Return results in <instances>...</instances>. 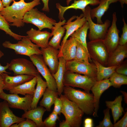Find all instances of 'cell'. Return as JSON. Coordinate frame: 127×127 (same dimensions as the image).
I'll use <instances>...</instances> for the list:
<instances>
[{
  "instance_id": "1",
  "label": "cell",
  "mask_w": 127,
  "mask_h": 127,
  "mask_svg": "<svg viewBox=\"0 0 127 127\" xmlns=\"http://www.w3.org/2000/svg\"><path fill=\"white\" fill-rule=\"evenodd\" d=\"M25 0L13 1L11 6L4 7L0 12L10 25L20 27L24 26L23 17L26 12L35 6L40 4V0H33L26 2Z\"/></svg>"
},
{
  "instance_id": "2",
  "label": "cell",
  "mask_w": 127,
  "mask_h": 127,
  "mask_svg": "<svg viewBox=\"0 0 127 127\" xmlns=\"http://www.w3.org/2000/svg\"><path fill=\"white\" fill-rule=\"evenodd\" d=\"M63 93L68 99L76 104L84 113L90 115L93 114L94 107L92 94L65 86Z\"/></svg>"
},
{
  "instance_id": "3",
  "label": "cell",
  "mask_w": 127,
  "mask_h": 127,
  "mask_svg": "<svg viewBox=\"0 0 127 127\" xmlns=\"http://www.w3.org/2000/svg\"><path fill=\"white\" fill-rule=\"evenodd\" d=\"M60 98L62 102L61 111L69 123L70 127H79L82 122L83 112L75 103L68 99L62 94Z\"/></svg>"
},
{
  "instance_id": "4",
  "label": "cell",
  "mask_w": 127,
  "mask_h": 127,
  "mask_svg": "<svg viewBox=\"0 0 127 127\" xmlns=\"http://www.w3.org/2000/svg\"><path fill=\"white\" fill-rule=\"evenodd\" d=\"M24 23L31 24L36 26L39 30L44 28L52 30L56 21L47 16L36 8H33L26 13L23 19Z\"/></svg>"
},
{
  "instance_id": "5",
  "label": "cell",
  "mask_w": 127,
  "mask_h": 127,
  "mask_svg": "<svg viewBox=\"0 0 127 127\" xmlns=\"http://www.w3.org/2000/svg\"><path fill=\"white\" fill-rule=\"evenodd\" d=\"M96 81V79L84 75L66 71L64 77V86L77 87L90 93L92 87Z\"/></svg>"
},
{
  "instance_id": "6",
  "label": "cell",
  "mask_w": 127,
  "mask_h": 127,
  "mask_svg": "<svg viewBox=\"0 0 127 127\" xmlns=\"http://www.w3.org/2000/svg\"><path fill=\"white\" fill-rule=\"evenodd\" d=\"M2 45L5 48L13 50L16 54L29 57L35 54L42 55L39 48L32 43L27 36H24L16 43L6 41L3 43Z\"/></svg>"
},
{
  "instance_id": "7",
  "label": "cell",
  "mask_w": 127,
  "mask_h": 127,
  "mask_svg": "<svg viewBox=\"0 0 127 127\" xmlns=\"http://www.w3.org/2000/svg\"><path fill=\"white\" fill-rule=\"evenodd\" d=\"M87 46L90 58L107 67L110 54L103 40L90 41L87 43Z\"/></svg>"
},
{
  "instance_id": "8",
  "label": "cell",
  "mask_w": 127,
  "mask_h": 127,
  "mask_svg": "<svg viewBox=\"0 0 127 127\" xmlns=\"http://www.w3.org/2000/svg\"><path fill=\"white\" fill-rule=\"evenodd\" d=\"M91 9L89 6H87L83 12L84 16L88 22L89 31L88 37L90 41L96 40H103L107 31L110 25L111 21L108 19L104 23L99 24L95 23L91 16L90 12Z\"/></svg>"
},
{
  "instance_id": "9",
  "label": "cell",
  "mask_w": 127,
  "mask_h": 127,
  "mask_svg": "<svg viewBox=\"0 0 127 127\" xmlns=\"http://www.w3.org/2000/svg\"><path fill=\"white\" fill-rule=\"evenodd\" d=\"M8 69L13 72L14 76L26 75L36 77L40 74L31 61L24 58L12 60Z\"/></svg>"
},
{
  "instance_id": "10",
  "label": "cell",
  "mask_w": 127,
  "mask_h": 127,
  "mask_svg": "<svg viewBox=\"0 0 127 127\" xmlns=\"http://www.w3.org/2000/svg\"><path fill=\"white\" fill-rule=\"evenodd\" d=\"M33 95L26 94L24 97L20 96L15 93L7 94L3 91L0 98L7 101L10 107L20 109L25 112L31 109Z\"/></svg>"
},
{
  "instance_id": "11",
  "label": "cell",
  "mask_w": 127,
  "mask_h": 127,
  "mask_svg": "<svg viewBox=\"0 0 127 127\" xmlns=\"http://www.w3.org/2000/svg\"><path fill=\"white\" fill-rule=\"evenodd\" d=\"M29 57L39 73L45 79L47 84V88L57 92L55 80L41 55L35 54Z\"/></svg>"
},
{
  "instance_id": "12",
  "label": "cell",
  "mask_w": 127,
  "mask_h": 127,
  "mask_svg": "<svg viewBox=\"0 0 127 127\" xmlns=\"http://www.w3.org/2000/svg\"><path fill=\"white\" fill-rule=\"evenodd\" d=\"M66 71L82 74L96 79V69L93 62L86 64L78 62L74 60L67 61Z\"/></svg>"
},
{
  "instance_id": "13",
  "label": "cell",
  "mask_w": 127,
  "mask_h": 127,
  "mask_svg": "<svg viewBox=\"0 0 127 127\" xmlns=\"http://www.w3.org/2000/svg\"><path fill=\"white\" fill-rule=\"evenodd\" d=\"M117 17L115 12L112 14V20L111 26L108 29L105 37L103 40L110 54L119 44V31L116 24Z\"/></svg>"
},
{
  "instance_id": "14",
  "label": "cell",
  "mask_w": 127,
  "mask_h": 127,
  "mask_svg": "<svg viewBox=\"0 0 127 127\" xmlns=\"http://www.w3.org/2000/svg\"><path fill=\"white\" fill-rule=\"evenodd\" d=\"M25 119L16 116L10 108L7 101L0 103V127H9Z\"/></svg>"
},
{
  "instance_id": "15",
  "label": "cell",
  "mask_w": 127,
  "mask_h": 127,
  "mask_svg": "<svg viewBox=\"0 0 127 127\" xmlns=\"http://www.w3.org/2000/svg\"><path fill=\"white\" fill-rule=\"evenodd\" d=\"M43 59L52 74L57 70L59 64L58 55L59 51L50 45L45 48H41Z\"/></svg>"
},
{
  "instance_id": "16",
  "label": "cell",
  "mask_w": 127,
  "mask_h": 127,
  "mask_svg": "<svg viewBox=\"0 0 127 127\" xmlns=\"http://www.w3.org/2000/svg\"><path fill=\"white\" fill-rule=\"evenodd\" d=\"M112 86L109 79L97 81L91 89L94 99V109L92 114L94 117L97 116V112L99 107V100L102 93Z\"/></svg>"
},
{
  "instance_id": "17",
  "label": "cell",
  "mask_w": 127,
  "mask_h": 127,
  "mask_svg": "<svg viewBox=\"0 0 127 127\" xmlns=\"http://www.w3.org/2000/svg\"><path fill=\"white\" fill-rule=\"evenodd\" d=\"M100 1V0H75L73 3L67 6H63L59 3H57L56 7L59 12L58 17L60 20H63L65 19L64 17V13L67 10L71 9H79L81 10L83 12L88 5L95 6L98 5Z\"/></svg>"
},
{
  "instance_id": "18",
  "label": "cell",
  "mask_w": 127,
  "mask_h": 127,
  "mask_svg": "<svg viewBox=\"0 0 127 127\" xmlns=\"http://www.w3.org/2000/svg\"><path fill=\"white\" fill-rule=\"evenodd\" d=\"M27 36L32 42L39 48H45L48 46L49 40L52 37L51 33L31 28L26 32Z\"/></svg>"
},
{
  "instance_id": "19",
  "label": "cell",
  "mask_w": 127,
  "mask_h": 127,
  "mask_svg": "<svg viewBox=\"0 0 127 127\" xmlns=\"http://www.w3.org/2000/svg\"><path fill=\"white\" fill-rule=\"evenodd\" d=\"M87 21L83 13L79 16H74L70 18L63 25L66 32L60 45H63L73 33L81 27Z\"/></svg>"
},
{
  "instance_id": "20",
  "label": "cell",
  "mask_w": 127,
  "mask_h": 127,
  "mask_svg": "<svg viewBox=\"0 0 127 127\" xmlns=\"http://www.w3.org/2000/svg\"><path fill=\"white\" fill-rule=\"evenodd\" d=\"M77 44L76 39L70 36L69 39L63 45H60L58 57H62L66 61L74 60L75 56Z\"/></svg>"
},
{
  "instance_id": "21",
  "label": "cell",
  "mask_w": 127,
  "mask_h": 127,
  "mask_svg": "<svg viewBox=\"0 0 127 127\" xmlns=\"http://www.w3.org/2000/svg\"><path fill=\"white\" fill-rule=\"evenodd\" d=\"M2 74L3 77L4 90L9 91L31 80L34 77L32 76L26 75L11 76L6 73H4Z\"/></svg>"
},
{
  "instance_id": "22",
  "label": "cell",
  "mask_w": 127,
  "mask_h": 127,
  "mask_svg": "<svg viewBox=\"0 0 127 127\" xmlns=\"http://www.w3.org/2000/svg\"><path fill=\"white\" fill-rule=\"evenodd\" d=\"M66 20H60L56 23L52 29L51 33L53 37L49 42L48 45L59 50L60 48L61 40L65 32V29L62 25L65 24Z\"/></svg>"
},
{
  "instance_id": "23",
  "label": "cell",
  "mask_w": 127,
  "mask_h": 127,
  "mask_svg": "<svg viewBox=\"0 0 127 127\" xmlns=\"http://www.w3.org/2000/svg\"><path fill=\"white\" fill-rule=\"evenodd\" d=\"M46 111L45 108L40 106L24 112L22 117L31 120L36 124L37 127H45L42 117Z\"/></svg>"
},
{
  "instance_id": "24",
  "label": "cell",
  "mask_w": 127,
  "mask_h": 127,
  "mask_svg": "<svg viewBox=\"0 0 127 127\" xmlns=\"http://www.w3.org/2000/svg\"><path fill=\"white\" fill-rule=\"evenodd\" d=\"M127 57V44H119L110 54L107 67L119 65Z\"/></svg>"
},
{
  "instance_id": "25",
  "label": "cell",
  "mask_w": 127,
  "mask_h": 127,
  "mask_svg": "<svg viewBox=\"0 0 127 127\" xmlns=\"http://www.w3.org/2000/svg\"><path fill=\"white\" fill-rule=\"evenodd\" d=\"M118 1V0H100L98 6L91 9L90 10V13L91 18L93 19L96 18L97 24H103L102 17L109 8L110 4Z\"/></svg>"
},
{
  "instance_id": "26",
  "label": "cell",
  "mask_w": 127,
  "mask_h": 127,
  "mask_svg": "<svg viewBox=\"0 0 127 127\" xmlns=\"http://www.w3.org/2000/svg\"><path fill=\"white\" fill-rule=\"evenodd\" d=\"M59 64L57 70L52 74L56 82L57 92L60 96L62 94L64 86L63 81L65 73L66 71V64L67 61L62 57H58Z\"/></svg>"
},
{
  "instance_id": "27",
  "label": "cell",
  "mask_w": 127,
  "mask_h": 127,
  "mask_svg": "<svg viewBox=\"0 0 127 127\" xmlns=\"http://www.w3.org/2000/svg\"><path fill=\"white\" fill-rule=\"evenodd\" d=\"M36 83V78L34 77L31 80L10 90L9 92L11 93L20 94L24 95L26 94L33 95Z\"/></svg>"
},
{
  "instance_id": "28",
  "label": "cell",
  "mask_w": 127,
  "mask_h": 127,
  "mask_svg": "<svg viewBox=\"0 0 127 127\" xmlns=\"http://www.w3.org/2000/svg\"><path fill=\"white\" fill-rule=\"evenodd\" d=\"M122 95L116 97L113 101H106L105 103L107 108L111 109L114 123L121 116L124 112L123 108L122 106Z\"/></svg>"
},
{
  "instance_id": "29",
  "label": "cell",
  "mask_w": 127,
  "mask_h": 127,
  "mask_svg": "<svg viewBox=\"0 0 127 127\" xmlns=\"http://www.w3.org/2000/svg\"><path fill=\"white\" fill-rule=\"evenodd\" d=\"M36 77L37 79V85L33 95L31 109H34L37 107L40 99L43 95L47 87L46 82L42 79L40 74Z\"/></svg>"
},
{
  "instance_id": "30",
  "label": "cell",
  "mask_w": 127,
  "mask_h": 127,
  "mask_svg": "<svg viewBox=\"0 0 127 127\" xmlns=\"http://www.w3.org/2000/svg\"><path fill=\"white\" fill-rule=\"evenodd\" d=\"M92 61L95 64L96 69L97 81L109 79L115 72L116 68L119 65L105 67L94 60H92Z\"/></svg>"
},
{
  "instance_id": "31",
  "label": "cell",
  "mask_w": 127,
  "mask_h": 127,
  "mask_svg": "<svg viewBox=\"0 0 127 127\" xmlns=\"http://www.w3.org/2000/svg\"><path fill=\"white\" fill-rule=\"evenodd\" d=\"M58 95L57 91L47 88L43 94V98L40 102V106L45 108L46 111H50L52 106L54 104L56 99L58 97Z\"/></svg>"
},
{
  "instance_id": "32",
  "label": "cell",
  "mask_w": 127,
  "mask_h": 127,
  "mask_svg": "<svg viewBox=\"0 0 127 127\" xmlns=\"http://www.w3.org/2000/svg\"><path fill=\"white\" fill-rule=\"evenodd\" d=\"M75 60L83 63L89 64V60L91 61L88 50L79 41L77 40Z\"/></svg>"
},
{
  "instance_id": "33",
  "label": "cell",
  "mask_w": 127,
  "mask_h": 127,
  "mask_svg": "<svg viewBox=\"0 0 127 127\" xmlns=\"http://www.w3.org/2000/svg\"><path fill=\"white\" fill-rule=\"evenodd\" d=\"M89 28L88 23L87 21L81 27L76 30L70 36L76 39L87 49V37Z\"/></svg>"
},
{
  "instance_id": "34",
  "label": "cell",
  "mask_w": 127,
  "mask_h": 127,
  "mask_svg": "<svg viewBox=\"0 0 127 127\" xmlns=\"http://www.w3.org/2000/svg\"><path fill=\"white\" fill-rule=\"evenodd\" d=\"M10 24L0 14V29L4 31L7 34L9 35L17 40H21L24 36L19 35L12 32L10 28Z\"/></svg>"
},
{
  "instance_id": "35",
  "label": "cell",
  "mask_w": 127,
  "mask_h": 127,
  "mask_svg": "<svg viewBox=\"0 0 127 127\" xmlns=\"http://www.w3.org/2000/svg\"><path fill=\"white\" fill-rule=\"evenodd\" d=\"M112 86L119 88L123 85L127 84V76L120 74L115 72L109 79Z\"/></svg>"
},
{
  "instance_id": "36",
  "label": "cell",
  "mask_w": 127,
  "mask_h": 127,
  "mask_svg": "<svg viewBox=\"0 0 127 127\" xmlns=\"http://www.w3.org/2000/svg\"><path fill=\"white\" fill-rule=\"evenodd\" d=\"M110 109L107 108L103 111L104 118L102 121L99 122V124L96 127H113V124L110 119Z\"/></svg>"
},
{
  "instance_id": "37",
  "label": "cell",
  "mask_w": 127,
  "mask_h": 127,
  "mask_svg": "<svg viewBox=\"0 0 127 127\" xmlns=\"http://www.w3.org/2000/svg\"><path fill=\"white\" fill-rule=\"evenodd\" d=\"M59 119L58 115L52 112L44 121L45 127H55L56 121Z\"/></svg>"
},
{
  "instance_id": "38",
  "label": "cell",
  "mask_w": 127,
  "mask_h": 127,
  "mask_svg": "<svg viewBox=\"0 0 127 127\" xmlns=\"http://www.w3.org/2000/svg\"><path fill=\"white\" fill-rule=\"evenodd\" d=\"M122 20L123 26L122 28V34L119 39V44L120 45H125L127 43V24L123 17Z\"/></svg>"
},
{
  "instance_id": "39",
  "label": "cell",
  "mask_w": 127,
  "mask_h": 127,
  "mask_svg": "<svg viewBox=\"0 0 127 127\" xmlns=\"http://www.w3.org/2000/svg\"><path fill=\"white\" fill-rule=\"evenodd\" d=\"M10 127H37L36 124L32 121L28 119H26L18 123L14 124L12 125Z\"/></svg>"
},
{
  "instance_id": "40",
  "label": "cell",
  "mask_w": 127,
  "mask_h": 127,
  "mask_svg": "<svg viewBox=\"0 0 127 127\" xmlns=\"http://www.w3.org/2000/svg\"><path fill=\"white\" fill-rule=\"evenodd\" d=\"M54 108L52 112L60 115L62 107V101L60 98L57 97L54 103Z\"/></svg>"
},
{
  "instance_id": "41",
  "label": "cell",
  "mask_w": 127,
  "mask_h": 127,
  "mask_svg": "<svg viewBox=\"0 0 127 127\" xmlns=\"http://www.w3.org/2000/svg\"><path fill=\"white\" fill-rule=\"evenodd\" d=\"M115 71L118 73L127 76V60L119 64L116 68Z\"/></svg>"
},
{
  "instance_id": "42",
  "label": "cell",
  "mask_w": 127,
  "mask_h": 127,
  "mask_svg": "<svg viewBox=\"0 0 127 127\" xmlns=\"http://www.w3.org/2000/svg\"><path fill=\"white\" fill-rule=\"evenodd\" d=\"M127 127V112L126 111L122 118L113 124L114 127Z\"/></svg>"
},
{
  "instance_id": "43",
  "label": "cell",
  "mask_w": 127,
  "mask_h": 127,
  "mask_svg": "<svg viewBox=\"0 0 127 127\" xmlns=\"http://www.w3.org/2000/svg\"><path fill=\"white\" fill-rule=\"evenodd\" d=\"M84 127H92L93 126V121L90 118H87L84 121Z\"/></svg>"
},
{
  "instance_id": "44",
  "label": "cell",
  "mask_w": 127,
  "mask_h": 127,
  "mask_svg": "<svg viewBox=\"0 0 127 127\" xmlns=\"http://www.w3.org/2000/svg\"><path fill=\"white\" fill-rule=\"evenodd\" d=\"M44 4V6L42 10L43 11L49 12V9L48 6V2L49 0H41Z\"/></svg>"
},
{
  "instance_id": "45",
  "label": "cell",
  "mask_w": 127,
  "mask_h": 127,
  "mask_svg": "<svg viewBox=\"0 0 127 127\" xmlns=\"http://www.w3.org/2000/svg\"><path fill=\"white\" fill-rule=\"evenodd\" d=\"M9 66V63H7L6 65L5 66L1 65L0 63V74H2L4 73L10 74L11 73L7 72L6 70L8 68Z\"/></svg>"
},
{
  "instance_id": "46",
  "label": "cell",
  "mask_w": 127,
  "mask_h": 127,
  "mask_svg": "<svg viewBox=\"0 0 127 127\" xmlns=\"http://www.w3.org/2000/svg\"><path fill=\"white\" fill-rule=\"evenodd\" d=\"M60 127H70L68 122L66 120H64L60 122L59 124Z\"/></svg>"
},
{
  "instance_id": "47",
  "label": "cell",
  "mask_w": 127,
  "mask_h": 127,
  "mask_svg": "<svg viewBox=\"0 0 127 127\" xmlns=\"http://www.w3.org/2000/svg\"><path fill=\"white\" fill-rule=\"evenodd\" d=\"M14 0H1L4 7L9 6L11 3Z\"/></svg>"
},
{
  "instance_id": "48",
  "label": "cell",
  "mask_w": 127,
  "mask_h": 127,
  "mask_svg": "<svg viewBox=\"0 0 127 127\" xmlns=\"http://www.w3.org/2000/svg\"><path fill=\"white\" fill-rule=\"evenodd\" d=\"M120 2L121 7L123 8L124 4H127V0H118Z\"/></svg>"
},
{
  "instance_id": "49",
  "label": "cell",
  "mask_w": 127,
  "mask_h": 127,
  "mask_svg": "<svg viewBox=\"0 0 127 127\" xmlns=\"http://www.w3.org/2000/svg\"><path fill=\"white\" fill-rule=\"evenodd\" d=\"M4 85L3 82H0V94L4 90Z\"/></svg>"
},
{
  "instance_id": "50",
  "label": "cell",
  "mask_w": 127,
  "mask_h": 127,
  "mask_svg": "<svg viewBox=\"0 0 127 127\" xmlns=\"http://www.w3.org/2000/svg\"><path fill=\"white\" fill-rule=\"evenodd\" d=\"M4 7L2 1L0 0V12H1Z\"/></svg>"
},
{
  "instance_id": "51",
  "label": "cell",
  "mask_w": 127,
  "mask_h": 127,
  "mask_svg": "<svg viewBox=\"0 0 127 127\" xmlns=\"http://www.w3.org/2000/svg\"><path fill=\"white\" fill-rule=\"evenodd\" d=\"M3 77L2 74H0V82H3Z\"/></svg>"
},
{
  "instance_id": "52",
  "label": "cell",
  "mask_w": 127,
  "mask_h": 127,
  "mask_svg": "<svg viewBox=\"0 0 127 127\" xmlns=\"http://www.w3.org/2000/svg\"><path fill=\"white\" fill-rule=\"evenodd\" d=\"M4 55V54L1 50H0V59Z\"/></svg>"
},
{
  "instance_id": "53",
  "label": "cell",
  "mask_w": 127,
  "mask_h": 127,
  "mask_svg": "<svg viewBox=\"0 0 127 127\" xmlns=\"http://www.w3.org/2000/svg\"><path fill=\"white\" fill-rule=\"evenodd\" d=\"M72 0H66L67 4V6L69 5V4L70 2Z\"/></svg>"
}]
</instances>
